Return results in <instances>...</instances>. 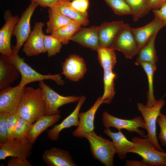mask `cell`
Instances as JSON below:
<instances>
[{"label": "cell", "instance_id": "obj_9", "mask_svg": "<svg viewBox=\"0 0 166 166\" xmlns=\"http://www.w3.org/2000/svg\"><path fill=\"white\" fill-rule=\"evenodd\" d=\"M38 6L36 2H31L27 8L22 13L21 18L14 28L13 35L16 38L15 46L12 49L18 53L28 38L31 32L30 20L36 7Z\"/></svg>", "mask_w": 166, "mask_h": 166}, {"label": "cell", "instance_id": "obj_32", "mask_svg": "<svg viewBox=\"0 0 166 166\" xmlns=\"http://www.w3.org/2000/svg\"><path fill=\"white\" fill-rule=\"evenodd\" d=\"M62 44L57 38L51 34L50 35H44V47L49 57L55 55L60 52Z\"/></svg>", "mask_w": 166, "mask_h": 166}, {"label": "cell", "instance_id": "obj_26", "mask_svg": "<svg viewBox=\"0 0 166 166\" xmlns=\"http://www.w3.org/2000/svg\"><path fill=\"white\" fill-rule=\"evenodd\" d=\"M112 70L111 69L104 70V92L101 97V101L103 103H110L116 93L114 90V80L116 75Z\"/></svg>", "mask_w": 166, "mask_h": 166}, {"label": "cell", "instance_id": "obj_30", "mask_svg": "<svg viewBox=\"0 0 166 166\" xmlns=\"http://www.w3.org/2000/svg\"><path fill=\"white\" fill-rule=\"evenodd\" d=\"M97 51L98 59L104 70L113 69L117 62L115 50L100 45Z\"/></svg>", "mask_w": 166, "mask_h": 166}, {"label": "cell", "instance_id": "obj_20", "mask_svg": "<svg viewBox=\"0 0 166 166\" xmlns=\"http://www.w3.org/2000/svg\"><path fill=\"white\" fill-rule=\"evenodd\" d=\"M20 75V73L11 61L10 57L1 54L0 57V89L9 86Z\"/></svg>", "mask_w": 166, "mask_h": 166}, {"label": "cell", "instance_id": "obj_1", "mask_svg": "<svg viewBox=\"0 0 166 166\" xmlns=\"http://www.w3.org/2000/svg\"><path fill=\"white\" fill-rule=\"evenodd\" d=\"M17 112L20 117L31 124L46 115V105L42 89L25 86Z\"/></svg>", "mask_w": 166, "mask_h": 166}, {"label": "cell", "instance_id": "obj_6", "mask_svg": "<svg viewBox=\"0 0 166 166\" xmlns=\"http://www.w3.org/2000/svg\"><path fill=\"white\" fill-rule=\"evenodd\" d=\"M102 121L105 128L112 127L118 130L122 129H126L130 133L134 132L138 134L142 138L148 137L144 132L140 130L139 128L145 129V124L143 118L140 116H136L131 120L120 119L114 117L107 111L102 113Z\"/></svg>", "mask_w": 166, "mask_h": 166}, {"label": "cell", "instance_id": "obj_5", "mask_svg": "<svg viewBox=\"0 0 166 166\" xmlns=\"http://www.w3.org/2000/svg\"><path fill=\"white\" fill-rule=\"evenodd\" d=\"M165 101L162 98L158 101L157 103L151 107H148L143 103H137V109L142 114L144 121L145 128L148 132V138L152 142L158 150L164 152L158 141L156 134V122L161 113L160 110Z\"/></svg>", "mask_w": 166, "mask_h": 166}, {"label": "cell", "instance_id": "obj_2", "mask_svg": "<svg viewBox=\"0 0 166 166\" xmlns=\"http://www.w3.org/2000/svg\"><path fill=\"white\" fill-rule=\"evenodd\" d=\"M132 141L135 145L129 152L136 153L142 158L141 160L148 166H166V154L157 150L148 137L134 136Z\"/></svg>", "mask_w": 166, "mask_h": 166}, {"label": "cell", "instance_id": "obj_15", "mask_svg": "<svg viewBox=\"0 0 166 166\" xmlns=\"http://www.w3.org/2000/svg\"><path fill=\"white\" fill-rule=\"evenodd\" d=\"M102 104L101 97H99L89 110L85 112L79 113V124L77 128L72 132L74 136L78 138L84 137L86 134L93 131L95 114Z\"/></svg>", "mask_w": 166, "mask_h": 166}, {"label": "cell", "instance_id": "obj_19", "mask_svg": "<svg viewBox=\"0 0 166 166\" xmlns=\"http://www.w3.org/2000/svg\"><path fill=\"white\" fill-rule=\"evenodd\" d=\"M86 99L84 96L80 97L76 108L60 124L55 125L53 128L48 130L47 135L50 139L56 140L59 139L60 133L62 130L73 126L77 127L79 123L80 110Z\"/></svg>", "mask_w": 166, "mask_h": 166}, {"label": "cell", "instance_id": "obj_38", "mask_svg": "<svg viewBox=\"0 0 166 166\" xmlns=\"http://www.w3.org/2000/svg\"><path fill=\"white\" fill-rule=\"evenodd\" d=\"M20 117L17 112L9 114L7 120L8 140L14 138V132L17 121Z\"/></svg>", "mask_w": 166, "mask_h": 166}, {"label": "cell", "instance_id": "obj_37", "mask_svg": "<svg viewBox=\"0 0 166 166\" xmlns=\"http://www.w3.org/2000/svg\"><path fill=\"white\" fill-rule=\"evenodd\" d=\"M156 122L160 127L158 138L161 145L166 147V115L161 113L158 117Z\"/></svg>", "mask_w": 166, "mask_h": 166}, {"label": "cell", "instance_id": "obj_18", "mask_svg": "<svg viewBox=\"0 0 166 166\" xmlns=\"http://www.w3.org/2000/svg\"><path fill=\"white\" fill-rule=\"evenodd\" d=\"M42 158L48 166H77L68 152L58 148L45 150Z\"/></svg>", "mask_w": 166, "mask_h": 166}, {"label": "cell", "instance_id": "obj_12", "mask_svg": "<svg viewBox=\"0 0 166 166\" xmlns=\"http://www.w3.org/2000/svg\"><path fill=\"white\" fill-rule=\"evenodd\" d=\"M25 87L9 86L0 89V113L11 114L17 112Z\"/></svg>", "mask_w": 166, "mask_h": 166}, {"label": "cell", "instance_id": "obj_17", "mask_svg": "<svg viewBox=\"0 0 166 166\" xmlns=\"http://www.w3.org/2000/svg\"><path fill=\"white\" fill-rule=\"evenodd\" d=\"M99 26L88 28L81 27L73 35L71 40L80 45L97 51L100 46L98 34Z\"/></svg>", "mask_w": 166, "mask_h": 166}, {"label": "cell", "instance_id": "obj_8", "mask_svg": "<svg viewBox=\"0 0 166 166\" xmlns=\"http://www.w3.org/2000/svg\"><path fill=\"white\" fill-rule=\"evenodd\" d=\"M40 87L42 89L45 102L47 115L60 114L58 108L69 103L78 101L80 97L75 96H63L55 92L43 81H40Z\"/></svg>", "mask_w": 166, "mask_h": 166}, {"label": "cell", "instance_id": "obj_4", "mask_svg": "<svg viewBox=\"0 0 166 166\" xmlns=\"http://www.w3.org/2000/svg\"><path fill=\"white\" fill-rule=\"evenodd\" d=\"M12 50L13 54L10 57L11 60L19 70L21 76L19 85L25 87L27 84L33 82L49 79L54 81L60 85L64 84L60 74L43 75L38 72L26 63L24 58L20 57L18 53Z\"/></svg>", "mask_w": 166, "mask_h": 166}, {"label": "cell", "instance_id": "obj_23", "mask_svg": "<svg viewBox=\"0 0 166 166\" xmlns=\"http://www.w3.org/2000/svg\"><path fill=\"white\" fill-rule=\"evenodd\" d=\"M60 114L45 115L38 119L31 124L28 131L27 140L32 144L35 142L38 136L48 128L52 126L59 120Z\"/></svg>", "mask_w": 166, "mask_h": 166}, {"label": "cell", "instance_id": "obj_22", "mask_svg": "<svg viewBox=\"0 0 166 166\" xmlns=\"http://www.w3.org/2000/svg\"><path fill=\"white\" fill-rule=\"evenodd\" d=\"M104 132L111 139L119 158L122 160L125 159L127 153L134 148L135 143L128 140L121 130L114 132L109 128H105Z\"/></svg>", "mask_w": 166, "mask_h": 166}, {"label": "cell", "instance_id": "obj_41", "mask_svg": "<svg viewBox=\"0 0 166 166\" xmlns=\"http://www.w3.org/2000/svg\"><path fill=\"white\" fill-rule=\"evenodd\" d=\"M147 6L151 10L159 9L166 0H144Z\"/></svg>", "mask_w": 166, "mask_h": 166}, {"label": "cell", "instance_id": "obj_27", "mask_svg": "<svg viewBox=\"0 0 166 166\" xmlns=\"http://www.w3.org/2000/svg\"><path fill=\"white\" fill-rule=\"evenodd\" d=\"M49 20L46 23V33L51 34L62 26L70 23L73 19L61 13L48 10Z\"/></svg>", "mask_w": 166, "mask_h": 166}, {"label": "cell", "instance_id": "obj_31", "mask_svg": "<svg viewBox=\"0 0 166 166\" xmlns=\"http://www.w3.org/2000/svg\"><path fill=\"white\" fill-rule=\"evenodd\" d=\"M132 10L133 21H138L149 13L151 10L144 0H125Z\"/></svg>", "mask_w": 166, "mask_h": 166}, {"label": "cell", "instance_id": "obj_43", "mask_svg": "<svg viewBox=\"0 0 166 166\" xmlns=\"http://www.w3.org/2000/svg\"><path fill=\"white\" fill-rule=\"evenodd\" d=\"M126 166H148L141 160H127L125 164Z\"/></svg>", "mask_w": 166, "mask_h": 166}, {"label": "cell", "instance_id": "obj_29", "mask_svg": "<svg viewBox=\"0 0 166 166\" xmlns=\"http://www.w3.org/2000/svg\"><path fill=\"white\" fill-rule=\"evenodd\" d=\"M143 68L147 75L148 85V90L147 92V102L146 106L151 107L156 105L158 101L155 99L154 95L153 87V76L156 69V65L149 63L144 62L140 65Z\"/></svg>", "mask_w": 166, "mask_h": 166}, {"label": "cell", "instance_id": "obj_10", "mask_svg": "<svg viewBox=\"0 0 166 166\" xmlns=\"http://www.w3.org/2000/svg\"><path fill=\"white\" fill-rule=\"evenodd\" d=\"M44 25L41 22H35L32 31L24 43L22 51L27 56H37L46 53L44 45L45 34L42 30Z\"/></svg>", "mask_w": 166, "mask_h": 166}, {"label": "cell", "instance_id": "obj_14", "mask_svg": "<svg viewBox=\"0 0 166 166\" xmlns=\"http://www.w3.org/2000/svg\"><path fill=\"white\" fill-rule=\"evenodd\" d=\"M62 74L72 81H77L84 76L87 69L84 59L78 55H70L62 63Z\"/></svg>", "mask_w": 166, "mask_h": 166}, {"label": "cell", "instance_id": "obj_13", "mask_svg": "<svg viewBox=\"0 0 166 166\" xmlns=\"http://www.w3.org/2000/svg\"><path fill=\"white\" fill-rule=\"evenodd\" d=\"M5 22L0 30V53L1 54L11 57L13 54L10 41L15 26L20 18L17 15L12 16L10 11H6Z\"/></svg>", "mask_w": 166, "mask_h": 166}, {"label": "cell", "instance_id": "obj_34", "mask_svg": "<svg viewBox=\"0 0 166 166\" xmlns=\"http://www.w3.org/2000/svg\"><path fill=\"white\" fill-rule=\"evenodd\" d=\"M114 13L120 16L132 14L131 10L125 0H104Z\"/></svg>", "mask_w": 166, "mask_h": 166}, {"label": "cell", "instance_id": "obj_25", "mask_svg": "<svg viewBox=\"0 0 166 166\" xmlns=\"http://www.w3.org/2000/svg\"><path fill=\"white\" fill-rule=\"evenodd\" d=\"M157 33L154 34L146 45L140 50L135 62L136 65H140L144 62L156 65L158 57L155 48V41Z\"/></svg>", "mask_w": 166, "mask_h": 166}, {"label": "cell", "instance_id": "obj_42", "mask_svg": "<svg viewBox=\"0 0 166 166\" xmlns=\"http://www.w3.org/2000/svg\"><path fill=\"white\" fill-rule=\"evenodd\" d=\"M31 2H36L40 6L42 7H49L53 6L58 0H30Z\"/></svg>", "mask_w": 166, "mask_h": 166}, {"label": "cell", "instance_id": "obj_7", "mask_svg": "<svg viewBox=\"0 0 166 166\" xmlns=\"http://www.w3.org/2000/svg\"><path fill=\"white\" fill-rule=\"evenodd\" d=\"M111 48L122 52L125 57L132 59L138 54L140 49L131 30V27L124 23L115 39Z\"/></svg>", "mask_w": 166, "mask_h": 166}, {"label": "cell", "instance_id": "obj_44", "mask_svg": "<svg viewBox=\"0 0 166 166\" xmlns=\"http://www.w3.org/2000/svg\"><path fill=\"white\" fill-rule=\"evenodd\" d=\"M165 153H166V152H165Z\"/></svg>", "mask_w": 166, "mask_h": 166}, {"label": "cell", "instance_id": "obj_35", "mask_svg": "<svg viewBox=\"0 0 166 166\" xmlns=\"http://www.w3.org/2000/svg\"><path fill=\"white\" fill-rule=\"evenodd\" d=\"M9 114L0 113V144L5 143L8 140L7 120Z\"/></svg>", "mask_w": 166, "mask_h": 166}, {"label": "cell", "instance_id": "obj_39", "mask_svg": "<svg viewBox=\"0 0 166 166\" xmlns=\"http://www.w3.org/2000/svg\"><path fill=\"white\" fill-rule=\"evenodd\" d=\"M152 11L154 17L161 20L166 26V1L159 9Z\"/></svg>", "mask_w": 166, "mask_h": 166}, {"label": "cell", "instance_id": "obj_24", "mask_svg": "<svg viewBox=\"0 0 166 166\" xmlns=\"http://www.w3.org/2000/svg\"><path fill=\"white\" fill-rule=\"evenodd\" d=\"M72 0H58L53 6L49 8L51 10L79 22L81 26L87 25L89 23L88 18L79 14L71 6Z\"/></svg>", "mask_w": 166, "mask_h": 166}, {"label": "cell", "instance_id": "obj_28", "mask_svg": "<svg viewBox=\"0 0 166 166\" xmlns=\"http://www.w3.org/2000/svg\"><path fill=\"white\" fill-rule=\"evenodd\" d=\"M78 22L72 20L68 24L62 26L51 34L57 38L64 45L68 43L73 35L81 27Z\"/></svg>", "mask_w": 166, "mask_h": 166}, {"label": "cell", "instance_id": "obj_21", "mask_svg": "<svg viewBox=\"0 0 166 166\" xmlns=\"http://www.w3.org/2000/svg\"><path fill=\"white\" fill-rule=\"evenodd\" d=\"M125 23L123 21L104 22L99 26L98 34L100 45L111 48L117 35Z\"/></svg>", "mask_w": 166, "mask_h": 166}, {"label": "cell", "instance_id": "obj_11", "mask_svg": "<svg viewBox=\"0 0 166 166\" xmlns=\"http://www.w3.org/2000/svg\"><path fill=\"white\" fill-rule=\"evenodd\" d=\"M32 144L25 143L15 138L9 139L5 143L0 144V160H5L8 157L26 159L31 153Z\"/></svg>", "mask_w": 166, "mask_h": 166}, {"label": "cell", "instance_id": "obj_36", "mask_svg": "<svg viewBox=\"0 0 166 166\" xmlns=\"http://www.w3.org/2000/svg\"><path fill=\"white\" fill-rule=\"evenodd\" d=\"M89 4V0H72L70 2L71 6L75 10L87 18Z\"/></svg>", "mask_w": 166, "mask_h": 166}, {"label": "cell", "instance_id": "obj_3", "mask_svg": "<svg viewBox=\"0 0 166 166\" xmlns=\"http://www.w3.org/2000/svg\"><path fill=\"white\" fill-rule=\"evenodd\" d=\"M84 137L89 141L93 157L106 166H113V158L117 151L112 141L94 131L87 133Z\"/></svg>", "mask_w": 166, "mask_h": 166}, {"label": "cell", "instance_id": "obj_40", "mask_svg": "<svg viewBox=\"0 0 166 166\" xmlns=\"http://www.w3.org/2000/svg\"><path fill=\"white\" fill-rule=\"evenodd\" d=\"M7 166H32L26 159H22L16 157H12L7 162Z\"/></svg>", "mask_w": 166, "mask_h": 166}, {"label": "cell", "instance_id": "obj_33", "mask_svg": "<svg viewBox=\"0 0 166 166\" xmlns=\"http://www.w3.org/2000/svg\"><path fill=\"white\" fill-rule=\"evenodd\" d=\"M31 124L20 117L17 123L14 132V138L18 139L25 143L27 141L28 131Z\"/></svg>", "mask_w": 166, "mask_h": 166}, {"label": "cell", "instance_id": "obj_16", "mask_svg": "<svg viewBox=\"0 0 166 166\" xmlns=\"http://www.w3.org/2000/svg\"><path fill=\"white\" fill-rule=\"evenodd\" d=\"M165 26L160 20L154 17L146 25L137 28L131 27V30L140 50L148 43L152 36Z\"/></svg>", "mask_w": 166, "mask_h": 166}]
</instances>
